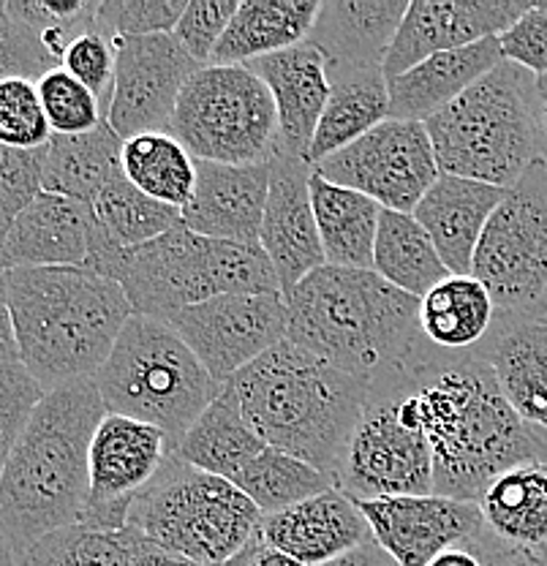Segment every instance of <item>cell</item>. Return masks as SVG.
I'll return each instance as SVG.
<instances>
[{
  "label": "cell",
  "instance_id": "6da1fadb",
  "mask_svg": "<svg viewBox=\"0 0 547 566\" xmlns=\"http://www.w3.org/2000/svg\"><path fill=\"white\" fill-rule=\"evenodd\" d=\"M414 359V357H411ZM406 363L381 381L398 415L433 452V493L474 501L496 476L523 463H547V436L517 417L491 365L476 354Z\"/></svg>",
  "mask_w": 547,
  "mask_h": 566
},
{
  "label": "cell",
  "instance_id": "7a4b0ae2",
  "mask_svg": "<svg viewBox=\"0 0 547 566\" xmlns=\"http://www.w3.org/2000/svg\"><path fill=\"white\" fill-rule=\"evenodd\" d=\"M107 417L93 379L44 395L0 471V539L14 553L76 526L91 493V444Z\"/></svg>",
  "mask_w": 547,
  "mask_h": 566
},
{
  "label": "cell",
  "instance_id": "3957f363",
  "mask_svg": "<svg viewBox=\"0 0 547 566\" xmlns=\"http://www.w3.org/2000/svg\"><path fill=\"white\" fill-rule=\"evenodd\" d=\"M229 387L264 444L305 460L338 485L346 447L368 406L370 381L284 340L240 370Z\"/></svg>",
  "mask_w": 547,
  "mask_h": 566
},
{
  "label": "cell",
  "instance_id": "277c9868",
  "mask_svg": "<svg viewBox=\"0 0 547 566\" xmlns=\"http://www.w3.org/2000/svg\"><path fill=\"white\" fill-rule=\"evenodd\" d=\"M14 346L44 392L93 379L134 316L120 283L85 268L9 270Z\"/></svg>",
  "mask_w": 547,
  "mask_h": 566
},
{
  "label": "cell",
  "instance_id": "5b68a950",
  "mask_svg": "<svg viewBox=\"0 0 547 566\" xmlns=\"http://www.w3.org/2000/svg\"><path fill=\"white\" fill-rule=\"evenodd\" d=\"M292 344L374 385L403 368L422 338L420 300L376 270L325 268L284 294Z\"/></svg>",
  "mask_w": 547,
  "mask_h": 566
},
{
  "label": "cell",
  "instance_id": "8992f818",
  "mask_svg": "<svg viewBox=\"0 0 547 566\" xmlns=\"http://www.w3.org/2000/svg\"><path fill=\"white\" fill-rule=\"evenodd\" d=\"M82 268L120 283L134 314L161 322L223 294H281L262 245L202 238L182 223L150 243L120 248L93 221L91 256Z\"/></svg>",
  "mask_w": 547,
  "mask_h": 566
},
{
  "label": "cell",
  "instance_id": "52a82bcc",
  "mask_svg": "<svg viewBox=\"0 0 547 566\" xmlns=\"http://www.w3.org/2000/svg\"><path fill=\"white\" fill-rule=\"evenodd\" d=\"M441 175L512 188L543 161L534 76L502 61L461 98L425 120Z\"/></svg>",
  "mask_w": 547,
  "mask_h": 566
},
{
  "label": "cell",
  "instance_id": "ba28073f",
  "mask_svg": "<svg viewBox=\"0 0 547 566\" xmlns=\"http://www.w3.org/2000/svg\"><path fill=\"white\" fill-rule=\"evenodd\" d=\"M93 385L107 415L152 424L172 450L227 387L204 370L167 322L137 314L117 335Z\"/></svg>",
  "mask_w": 547,
  "mask_h": 566
},
{
  "label": "cell",
  "instance_id": "9c48e42d",
  "mask_svg": "<svg viewBox=\"0 0 547 566\" xmlns=\"http://www.w3.org/2000/svg\"><path fill=\"white\" fill-rule=\"evenodd\" d=\"M262 512L232 482L169 452L156 480L137 495L126 528L145 545L199 566L243 556L259 536Z\"/></svg>",
  "mask_w": 547,
  "mask_h": 566
},
{
  "label": "cell",
  "instance_id": "30bf717a",
  "mask_svg": "<svg viewBox=\"0 0 547 566\" xmlns=\"http://www.w3.org/2000/svg\"><path fill=\"white\" fill-rule=\"evenodd\" d=\"M169 134L193 161L254 167L278 153V109L245 66H202L182 87Z\"/></svg>",
  "mask_w": 547,
  "mask_h": 566
},
{
  "label": "cell",
  "instance_id": "8fae6325",
  "mask_svg": "<svg viewBox=\"0 0 547 566\" xmlns=\"http://www.w3.org/2000/svg\"><path fill=\"white\" fill-rule=\"evenodd\" d=\"M472 275L502 314L532 316L547 294V161L507 193L476 243Z\"/></svg>",
  "mask_w": 547,
  "mask_h": 566
},
{
  "label": "cell",
  "instance_id": "7c38bea8",
  "mask_svg": "<svg viewBox=\"0 0 547 566\" xmlns=\"http://www.w3.org/2000/svg\"><path fill=\"white\" fill-rule=\"evenodd\" d=\"M338 488L355 501L433 493L431 444L403 422L396 398L381 381L370 385L368 406L340 463Z\"/></svg>",
  "mask_w": 547,
  "mask_h": 566
},
{
  "label": "cell",
  "instance_id": "4fadbf2b",
  "mask_svg": "<svg viewBox=\"0 0 547 566\" xmlns=\"http://www.w3.org/2000/svg\"><path fill=\"white\" fill-rule=\"evenodd\" d=\"M316 172L335 186L374 199L381 210L414 212L433 182L439 164L425 123L392 120L316 164Z\"/></svg>",
  "mask_w": 547,
  "mask_h": 566
},
{
  "label": "cell",
  "instance_id": "5bb4252c",
  "mask_svg": "<svg viewBox=\"0 0 547 566\" xmlns=\"http://www.w3.org/2000/svg\"><path fill=\"white\" fill-rule=\"evenodd\" d=\"M167 324L219 385H229L290 338V308L284 294H223L178 311Z\"/></svg>",
  "mask_w": 547,
  "mask_h": 566
},
{
  "label": "cell",
  "instance_id": "9a60e30c",
  "mask_svg": "<svg viewBox=\"0 0 547 566\" xmlns=\"http://www.w3.org/2000/svg\"><path fill=\"white\" fill-rule=\"evenodd\" d=\"M115 80L104 120L123 142L139 134H169L175 106L199 63L182 50L175 33L115 39Z\"/></svg>",
  "mask_w": 547,
  "mask_h": 566
},
{
  "label": "cell",
  "instance_id": "2e32d148",
  "mask_svg": "<svg viewBox=\"0 0 547 566\" xmlns=\"http://www.w3.org/2000/svg\"><path fill=\"white\" fill-rule=\"evenodd\" d=\"M370 536L396 558L398 566H428L450 547H472L493 558L485 547V517L480 504L446 495H396L357 501Z\"/></svg>",
  "mask_w": 547,
  "mask_h": 566
},
{
  "label": "cell",
  "instance_id": "e0dca14e",
  "mask_svg": "<svg viewBox=\"0 0 547 566\" xmlns=\"http://www.w3.org/2000/svg\"><path fill=\"white\" fill-rule=\"evenodd\" d=\"M169 452L167 436L152 424L120 415L104 417L91 444V493L82 526L126 528L132 504L156 480Z\"/></svg>",
  "mask_w": 547,
  "mask_h": 566
},
{
  "label": "cell",
  "instance_id": "ac0fdd59",
  "mask_svg": "<svg viewBox=\"0 0 547 566\" xmlns=\"http://www.w3.org/2000/svg\"><path fill=\"white\" fill-rule=\"evenodd\" d=\"M532 6L520 0H411L385 57V80H398L439 52L498 39Z\"/></svg>",
  "mask_w": 547,
  "mask_h": 566
},
{
  "label": "cell",
  "instance_id": "d6986e66",
  "mask_svg": "<svg viewBox=\"0 0 547 566\" xmlns=\"http://www.w3.org/2000/svg\"><path fill=\"white\" fill-rule=\"evenodd\" d=\"M311 175L314 164L308 158L278 153L270 161V191L259 245L275 268L281 294L327 264L311 202Z\"/></svg>",
  "mask_w": 547,
  "mask_h": 566
},
{
  "label": "cell",
  "instance_id": "ffe728a7",
  "mask_svg": "<svg viewBox=\"0 0 547 566\" xmlns=\"http://www.w3.org/2000/svg\"><path fill=\"white\" fill-rule=\"evenodd\" d=\"M270 191V164L229 167L197 161V182L182 208V227L213 240L254 245L262 232Z\"/></svg>",
  "mask_w": 547,
  "mask_h": 566
},
{
  "label": "cell",
  "instance_id": "44dd1931",
  "mask_svg": "<svg viewBox=\"0 0 547 566\" xmlns=\"http://www.w3.org/2000/svg\"><path fill=\"white\" fill-rule=\"evenodd\" d=\"M259 536L305 566H319L370 539V526L360 504L335 485L314 499L262 515Z\"/></svg>",
  "mask_w": 547,
  "mask_h": 566
},
{
  "label": "cell",
  "instance_id": "7402d4cb",
  "mask_svg": "<svg viewBox=\"0 0 547 566\" xmlns=\"http://www.w3.org/2000/svg\"><path fill=\"white\" fill-rule=\"evenodd\" d=\"M245 69L267 85L278 109V153L308 158L316 126L333 91L325 55L311 41H303L292 50L245 63Z\"/></svg>",
  "mask_w": 547,
  "mask_h": 566
},
{
  "label": "cell",
  "instance_id": "603a6c76",
  "mask_svg": "<svg viewBox=\"0 0 547 566\" xmlns=\"http://www.w3.org/2000/svg\"><path fill=\"white\" fill-rule=\"evenodd\" d=\"M93 210L61 193L41 191L17 212L0 262L14 268H82L91 256Z\"/></svg>",
  "mask_w": 547,
  "mask_h": 566
},
{
  "label": "cell",
  "instance_id": "cb8c5ba5",
  "mask_svg": "<svg viewBox=\"0 0 547 566\" xmlns=\"http://www.w3.org/2000/svg\"><path fill=\"white\" fill-rule=\"evenodd\" d=\"M507 193V188L487 182L439 175L431 191L417 205L414 218L433 240L441 262L452 275H472L476 243Z\"/></svg>",
  "mask_w": 547,
  "mask_h": 566
},
{
  "label": "cell",
  "instance_id": "d4e9b609",
  "mask_svg": "<svg viewBox=\"0 0 547 566\" xmlns=\"http://www.w3.org/2000/svg\"><path fill=\"white\" fill-rule=\"evenodd\" d=\"M406 9V0H327L308 41L325 55L329 74L385 69Z\"/></svg>",
  "mask_w": 547,
  "mask_h": 566
},
{
  "label": "cell",
  "instance_id": "484cf974",
  "mask_svg": "<svg viewBox=\"0 0 547 566\" xmlns=\"http://www.w3.org/2000/svg\"><path fill=\"white\" fill-rule=\"evenodd\" d=\"M502 61L498 39L476 41L463 50L439 52V55L428 57L398 80L387 82V87H390V117L411 123L431 120L444 106L461 98L474 82L491 74Z\"/></svg>",
  "mask_w": 547,
  "mask_h": 566
},
{
  "label": "cell",
  "instance_id": "4316f807",
  "mask_svg": "<svg viewBox=\"0 0 547 566\" xmlns=\"http://www.w3.org/2000/svg\"><path fill=\"white\" fill-rule=\"evenodd\" d=\"M509 316L480 354L523 422L547 436V318Z\"/></svg>",
  "mask_w": 547,
  "mask_h": 566
},
{
  "label": "cell",
  "instance_id": "83f0119b",
  "mask_svg": "<svg viewBox=\"0 0 547 566\" xmlns=\"http://www.w3.org/2000/svg\"><path fill=\"white\" fill-rule=\"evenodd\" d=\"M485 528L504 551L528 558L547 547V463H523L504 471L480 499Z\"/></svg>",
  "mask_w": 547,
  "mask_h": 566
},
{
  "label": "cell",
  "instance_id": "f1b7e54d",
  "mask_svg": "<svg viewBox=\"0 0 547 566\" xmlns=\"http://www.w3.org/2000/svg\"><path fill=\"white\" fill-rule=\"evenodd\" d=\"M322 0H243L208 66H245L308 41Z\"/></svg>",
  "mask_w": 547,
  "mask_h": 566
},
{
  "label": "cell",
  "instance_id": "f546056e",
  "mask_svg": "<svg viewBox=\"0 0 547 566\" xmlns=\"http://www.w3.org/2000/svg\"><path fill=\"white\" fill-rule=\"evenodd\" d=\"M123 177V139L107 120L85 134H52L46 142L41 186L50 193L74 199L91 208L98 197Z\"/></svg>",
  "mask_w": 547,
  "mask_h": 566
},
{
  "label": "cell",
  "instance_id": "4dcf8cb0",
  "mask_svg": "<svg viewBox=\"0 0 547 566\" xmlns=\"http://www.w3.org/2000/svg\"><path fill=\"white\" fill-rule=\"evenodd\" d=\"M311 202L325 262L333 268L374 270L379 205L360 191L325 180L316 169L311 175Z\"/></svg>",
  "mask_w": 547,
  "mask_h": 566
},
{
  "label": "cell",
  "instance_id": "1f68e13d",
  "mask_svg": "<svg viewBox=\"0 0 547 566\" xmlns=\"http://www.w3.org/2000/svg\"><path fill=\"white\" fill-rule=\"evenodd\" d=\"M329 82L333 91L308 150V161L314 167L322 158L355 145L390 117V87H387L385 69L338 71L329 74Z\"/></svg>",
  "mask_w": 547,
  "mask_h": 566
},
{
  "label": "cell",
  "instance_id": "d6a6232c",
  "mask_svg": "<svg viewBox=\"0 0 547 566\" xmlns=\"http://www.w3.org/2000/svg\"><path fill=\"white\" fill-rule=\"evenodd\" d=\"M264 447L267 444L245 422L234 389L227 385L172 452L193 469L234 482Z\"/></svg>",
  "mask_w": 547,
  "mask_h": 566
},
{
  "label": "cell",
  "instance_id": "836d02e7",
  "mask_svg": "<svg viewBox=\"0 0 547 566\" xmlns=\"http://www.w3.org/2000/svg\"><path fill=\"white\" fill-rule=\"evenodd\" d=\"M374 270L387 283L417 300L425 297L431 289L452 275L414 212L396 210H381L374 245Z\"/></svg>",
  "mask_w": 547,
  "mask_h": 566
},
{
  "label": "cell",
  "instance_id": "e575fe53",
  "mask_svg": "<svg viewBox=\"0 0 547 566\" xmlns=\"http://www.w3.org/2000/svg\"><path fill=\"white\" fill-rule=\"evenodd\" d=\"M496 305L474 275H450L420 300L422 338L446 352H469L487 338Z\"/></svg>",
  "mask_w": 547,
  "mask_h": 566
},
{
  "label": "cell",
  "instance_id": "d590c367",
  "mask_svg": "<svg viewBox=\"0 0 547 566\" xmlns=\"http://www.w3.org/2000/svg\"><path fill=\"white\" fill-rule=\"evenodd\" d=\"M123 175L147 197L182 210L197 182V161L172 134L150 132L123 142Z\"/></svg>",
  "mask_w": 547,
  "mask_h": 566
},
{
  "label": "cell",
  "instance_id": "8d00e7d4",
  "mask_svg": "<svg viewBox=\"0 0 547 566\" xmlns=\"http://www.w3.org/2000/svg\"><path fill=\"white\" fill-rule=\"evenodd\" d=\"M91 210L98 232L120 248L150 243L182 223L180 208L147 197L126 180V175L117 177Z\"/></svg>",
  "mask_w": 547,
  "mask_h": 566
},
{
  "label": "cell",
  "instance_id": "74e56055",
  "mask_svg": "<svg viewBox=\"0 0 547 566\" xmlns=\"http://www.w3.org/2000/svg\"><path fill=\"white\" fill-rule=\"evenodd\" d=\"M232 485L249 495L262 515H273V512L329 491L335 488V480L290 452L264 447Z\"/></svg>",
  "mask_w": 547,
  "mask_h": 566
},
{
  "label": "cell",
  "instance_id": "f35d334b",
  "mask_svg": "<svg viewBox=\"0 0 547 566\" xmlns=\"http://www.w3.org/2000/svg\"><path fill=\"white\" fill-rule=\"evenodd\" d=\"M139 539L128 528L98 531L82 523L52 534L14 553L17 566H132Z\"/></svg>",
  "mask_w": 547,
  "mask_h": 566
},
{
  "label": "cell",
  "instance_id": "ab89813d",
  "mask_svg": "<svg viewBox=\"0 0 547 566\" xmlns=\"http://www.w3.org/2000/svg\"><path fill=\"white\" fill-rule=\"evenodd\" d=\"M6 9L36 35L57 63H63L74 39L96 31V3L87 0H9Z\"/></svg>",
  "mask_w": 547,
  "mask_h": 566
},
{
  "label": "cell",
  "instance_id": "60d3db41",
  "mask_svg": "<svg viewBox=\"0 0 547 566\" xmlns=\"http://www.w3.org/2000/svg\"><path fill=\"white\" fill-rule=\"evenodd\" d=\"M36 87L52 134H85L104 120L102 102L66 69H52L41 76Z\"/></svg>",
  "mask_w": 547,
  "mask_h": 566
},
{
  "label": "cell",
  "instance_id": "b9f144b4",
  "mask_svg": "<svg viewBox=\"0 0 547 566\" xmlns=\"http://www.w3.org/2000/svg\"><path fill=\"white\" fill-rule=\"evenodd\" d=\"M44 395V387L33 379L20 354L11 352L0 357V471Z\"/></svg>",
  "mask_w": 547,
  "mask_h": 566
},
{
  "label": "cell",
  "instance_id": "7bdbcfd3",
  "mask_svg": "<svg viewBox=\"0 0 547 566\" xmlns=\"http://www.w3.org/2000/svg\"><path fill=\"white\" fill-rule=\"evenodd\" d=\"M186 0H104L96 3V33L107 41L175 33Z\"/></svg>",
  "mask_w": 547,
  "mask_h": 566
},
{
  "label": "cell",
  "instance_id": "ee69618b",
  "mask_svg": "<svg viewBox=\"0 0 547 566\" xmlns=\"http://www.w3.org/2000/svg\"><path fill=\"white\" fill-rule=\"evenodd\" d=\"M52 139L33 80L0 82V145L17 150H39Z\"/></svg>",
  "mask_w": 547,
  "mask_h": 566
},
{
  "label": "cell",
  "instance_id": "f6af8a7d",
  "mask_svg": "<svg viewBox=\"0 0 547 566\" xmlns=\"http://www.w3.org/2000/svg\"><path fill=\"white\" fill-rule=\"evenodd\" d=\"M238 6L240 0H188L178 28H175V39L199 66L210 63Z\"/></svg>",
  "mask_w": 547,
  "mask_h": 566
},
{
  "label": "cell",
  "instance_id": "bcb514c9",
  "mask_svg": "<svg viewBox=\"0 0 547 566\" xmlns=\"http://www.w3.org/2000/svg\"><path fill=\"white\" fill-rule=\"evenodd\" d=\"M61 69V63L44 50V44L14 20L0 3V82L3 80H33Z\"/></svg>",
  "mask_w": 547,
  "mask_h": 566
},
{
  "label": "cell",
  "instance_id": "7dc6e473",
  "mask_svg": "<svg viewBox=\"0 0 547 566\" xmlns=\"http://www.w3.org/2000/svg\"><path fill=\"white\" fill-rule=\"evenodd\" d=\"M61 69H66L76 82H82L102 102V109L107 112L112 80H115V50H112V41L96 31L82 33L80 39L69 44Z\"/></svg>",
  "mask_w": 547,
  "mask_h": 566
},
{
  "label": "cell",
  "instance_id": "c3c4849f",
  "mask_svg": "<svg viewBox=\"0 0 547 566\" xmlns=\"http://www.w3.org/2000/svg\"><path fill=\"white\" fill-rule=\"evenodd\" d=\"M502 57L537 80L547 74V3H534L509 31L498 35Z\"/></svg>",
  "mask_w": 547,
  "mask_h": 566
},
{
  "label": "cell",
  "instance_id": "681fc988",
  "mask_svg": "<svg viewBox=\"0 0 547 566\" xmlns=\"http://www.w3.org/2000/svg\"><path fill=\"white\" fill-rule=\"evenodd\" d=\"M46 147L39 150H17V147L0 145V191L9 197L17 210L44 191L41 177H44Z\"/></svg>",
  "mask_w": 547,
  "mask_h": 566
},
{
  "label": "cell",
  "instance_id": "f907efd6",
  "mask_svg": "<svg viewBox=\"0 0 547 566\" xmlns=\"http://www.w3.org/2000/svg\"><path fill=\"white\" fill-rule=\"evenodd\" d=\"M319 566H398V564L396 558H392L390 553H387L385 547L370 536V539H365L362 545H357L355 551L344 553V556H335L333 562H325Z\"/></svg>",
  "mask_w": 547,
  "mask_h": 566
},
{
  "label": "cell",
  "instance_id": "816d5d0a",
  "mask_svg": "<svg viewBox=\"0 0 547 566\" xmlns=\"http://www.w3.org/2000/svg\"><path fill=\"white\" fill-rule=\"evenodd\" d=\"M17 352L14 346V327H11L9 311V268L0 262V357Z\"/></svg>",
  "mask_w": 547,
  "mask_h": 566
},
{
  "label": "cell",
  "instance_id": "f5cc1de1",
  "mask_svg": "<svg viewBox=\"0 0 547 566\" xmlns=\"http://www.w3.org/2000/svg\"><path fill=\"white\" fill-rule=\"evenodd\" d=\"M249 566H305L297 558H292L290 553H281L275 547H270L262 536H256L249 547Z\"/></svg>",
  "mask_w": 547,
  "mask_h": 566
},
{
  "label": "cell",
  "instance_id": "db71d44e",
  "mask_svg": "<svg viewBox=\"0 0 547 566\" xmlns=\"http://www.w3.org/2000/svg\"><path fill=\"white\" fill-rule=\"evenodd\" d=\"M428 566H493L491 558L482 556L480 551L472 547H450V551L439 553Z\"/></svg>",
  "mask_w": 547,
  "mask_h": 566
},
{
  "label": "cell",
  "instance_id": "11a10c76",
  "mask_svg": "<svg viewBox=\"0 0 547 566\" xmlns=\"http://www.w3.org/2000/svg\"><path fill=\"white\" fill-rule=\"evenodd\" d=\"M132 566H199V564H191L186 562V558H178L172 556V553H164L158 551V547H150L145 545V542H139V551L137 556H134Z\"/></svg>",
  "mask_w": 547,
  "mask_h": 566
},
{
  "label": "cell",
  "instance_id": "9f6ffc18",
  "mask_svg": "<svg viewBox=\"0 0 547 566\" xmlns=\"http://www.w3.org/2000/svg\"><path fill=\"white\" fill-rule=\"evenodd\" d=\"M534 115H537L543 147H547V74L534 80Z\"/></svg>",
  "mask_w": 547,
  "mask_h": 566
},
{
  "label": "cell",
  "instance_id": "6f0895ef",
  "mask_svg": "<svg viewBox=\"0 0 547 566\" xmlns=\"http://www.w3.org/2000/svg\"><path fill=\"white\" fill-rule=\"evenodd\" d=\"M17 212H20V210H17L14 205L9 202V197H6V193L0 191V253H3L6 238H9V232H11V223H14Z\"/></svg>",
  "mask_w": 547,
  "mask_h": 566
},
{
  "label": "cell",
  "instance_id": "680465c9",
  "mask_svg": "<svg viewBox=\"0 0 547 566\" xmlns=\"http://www.w3.org/2000/svg\"><path fill=\"white\" fill-rule=\"evenodd\" d=\"M496 566H534L532 558L523 556V553H507Z\"/></svg>",
  "mask_w": 547,
  "mask_h": 566
},
{
  "label": "cell",
  "instance_id": "91938a15",
  "mask_svg": "<svg viewBox=\"0 0 547 566\" xmlns=\"http://www.w3.org/2000/svg\"><path fill=\"white\" fill-rule=\"evenodd\" d=\"M0 566H17L14 551H11L3 539H0Z\"/></svg>",
  "mask_w": 547,
  "mask_h": 566
},
{
  "label": "cell",
  "instance_id": "94428289",
  "mask_svg": "<svg viewBox=\"0 0 547 566\" xmlns=\"http://www.w3.org/2000/svg\"><path fill=\"white\" fill-rule=\"evenodd\" d=\"M223 566H249V551H245L243 556L234 558V562H229V564H223Z\"/></svg>",
  "mask_w": 547,
  "mask_h": 566
},
{
  "label": "cell",
  "instance_id": "6125c7cd",
  "mask_svg": "<svg viewBox=\"0 0 547 566\" xmlns=\"http://www.w3.org/2000/svg\"><path fill=\"white\" fill-rule=\"evenodd\" d=\"M534 566H547V556H539V558H532Z\"/></svg>",
  "mask_w": 547,
  "mask_h": 566
}]
</instances>
